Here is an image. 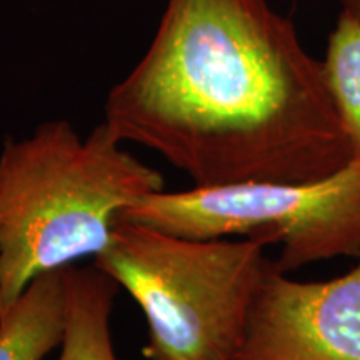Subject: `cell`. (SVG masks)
<instances>
[{"label":"cell","mask_w":360,"mask_h":360,"mask_svg":"<svg viewBox=\"0 0 360 360\" xmlns=\"http://www.w3.org/2000/svg\"><path fill=\"white\" fill-rule=\"evenodd\" d=\"M117 282L94 267H67L69 319L58 360H117L110 335Z\"/></svg>","instance_id":"7"},{"label":"cell","mask_w":360,"mask_h":360,"mask_svg":"<svg viewBox=\"0 0 360 360\" xmlns=\"http://www.w3.org/2000/svg\"><path fill=\"white\" fill-rule=\"evenodd\" d=\"M269 233L191 238L120 220L94 265L124 287L148 326V360H237L265 276Z\"/></svg>","instance_id":"3"},{"label":"cell","mask_w":360,"mask_h":360,"mask_svg":"<svg viewBox=\"0 0 360 360\" xmlns=\"http://www.w3.org/2000/svg\"><path fill=\"white\" fill-rule=\"evenodd\" d=\"M344 7L349 8V11H352L354 13H357L360 17V0H345Z\"/></svg>","instance_id":"9"},{"label":"cell","mask_w":360,"mask_h":360,"mask_svg":"<svg viewBox=\"0 0 360 360\" xmlns=\"http://www.w3.org/2000/svg\"><path fill=\"white\" fill-rule=\"evenodd\" d=\"M103 124L193 187L315 182L352 160L322 60L267 0H167Z\"/></svg>","instance_id":"1"},{"label":"cell","mask_w":360,"mask_h":360,"mask_svg":"<svg viewBox=\"0 0 360 360\" xmlns=\"http://www.w3.org/2000/svg\"><path fill=\"white\" fill-rule=\"evenodd\" d=\"M322 65L352 159L360 160V17L349 8L335 22Z\"/></svg>","instance_id":"8"},{"label":"cell","mask_w":360,"mask_h":360,"mask_svg":"<svg viewBox=\"0 0 360 360\" xmlns=\"http://www.w3.org/2000/svg\"><path fill=\"white\" fill-rule=\"evenodd\" d=\"M0 309H2V305H0Z\"/></svg>","instance_id":"10"},{"label":"cell","mask_w":360,"mask_h":360,"mask_svg":"<svg viewBox=\"0 0 360 360\" xmlns=\"http://www.w3.org/2000/svg\"><path fill=\"white\" fill-rule=\"evenodd\" d=\"M67 267L40 274L0 310V360H44L62 345L69 319Z\"/></svg>","instance_id":"6"},{"label":"cell","mask_w":360,"mask_h":360,"mask_svg":"<svg viewBox=\"0 0 360 360\" xmlns=\"http://www.w3.org/2000/svg\"><path fill=\"white\" fill-rule=\"evenodd\" d=\"M237 360H360V259L326 282L269 270Z\"/></svg>","instance_id":"5"},{"label":"cell","mask_w":360,"mask_h":360,"mask_svg":"<svg viewBox=\"0 0 360 360\" xmlns=\"http://www.w3.org/2000/svg\"><path fill=\"white\" fill-rule=\"evenodd\" d=\"M191 238L269 233L276 267L292 272L337 257L360 259V160L315 182H240L148 193L120 215Z\"/></svg>","instance_id":"4"},{"label":"cell","mask_w":360,"mask_h":360,"mask_svg":"<svg viewBox=\"0 0 360 360\" xmlns=\"http://www.w3.org/2000/svg\"><path fill=\"white\" fill-rule=\"evenodd\" d=\"M165 191L164 175L105 124L82 137L67 120L7 137L0 152V305L35 277L96 255L127 207ZM0 309V310H2Z\"/></svg>","instance_id":"2"}]
</instances>
